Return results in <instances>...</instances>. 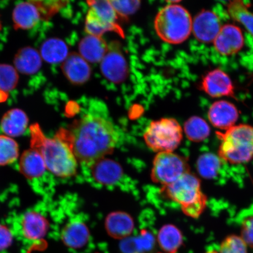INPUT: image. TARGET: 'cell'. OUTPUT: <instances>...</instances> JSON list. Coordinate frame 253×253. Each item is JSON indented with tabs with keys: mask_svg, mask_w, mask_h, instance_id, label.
Segmentation results:
<instances>
[{
	"mask_svg": "<svg viewBox=\"0 0 253 253\" xmlns=\"http://www.w3.org/2000/svg\"><path fill=\"white\" fill-rule=\"evenodd\" d=\"M79 162L91 166L113 153L119 140L118 128L101 114L88 113L63 130Z\"/></svg>",
	"mask_w": 253,
	"mask_h": 253,
	"instance_id": "obj_1",
	"label": "cell"
},
{
	"mask_svg": "<svg viewBox=\"0 0 253 253\" xmlns=\"http://www.w3.org/2000/svg\"><path fill=\"white\" fill-rule=\"evenodd\" d=\"M31 148L42 156L46 169L61 178H69L75 175L78 162L70 144L62 130L53 138L47 137L40 126H30Z\"/></svg>",
	"mask_w": 253,
	"mask_h": 253,
	"instance_id": "obj_2",
	"label": "cell"
},
{
	"mask_svg": "<svg viewBox=\"0 0 253 253\" xmlns=\"http://www.w3.org/2000/svg\"><path fill=\"white\" fill-rule=\"evenodd\" d=\"M161 192L166 197L181 205L186 216L198 218L207 207V197L201 189V182L195 174L189 172L176 181L163 186Z\"/></svg>",
	"mask_w": 253,
	"mask_h": 253,
	"instance_id": "obj_3",
	"label": "cell"
},
{
	"mask_svg": "<svg viewBox=\"0 0 253 253\" xmlns=\"http://www.w3.org/2000/svg\"><path fill=\"white\" fill-rule=\"evenodd\" d=\"M158 12L154 21L155 30L164 42L181 43L187 40L192 31L189 12L178 1H169Z\"/></svg>",
	"mask_w": 253,
	"mask_h": 253,
	"instance_id": "obj_4",
	"label": "cell"
},
{
	"mask_svg": "<svg viewBox=\"0 0 253 253\" xmlns=\"http://www.w3.org/2000/svg\"><path fill=\"white\" fill-rule=\"evenodd\" d=\"M220 141L218 155L223 162L241 164L253 158V126H234L225 132H216Z\"/></svg>",
	"mask_w": 253,
	"mask_h": 253,
	"instance_id": "obj_5",
	"label": "cell"
},
{
	"mask_svg": "<svg viewBox=\"0 0 253 253\" xmlns=\"http://www.w3.org/2000/svg\"><path fill=\"white\" fill-rule=\"evenodd\" d=\"M143 137L147 146L156 153L173 152L181 143L182 128L175 119L154 120L145 129Z\"/></svg>",
	"mask_w": 253,
	"mask_h": 253,
	"instance_id": "obj_6",
	"label": "cell"
},
{
	"mask_svg": "<svg viewBox=\"0 0 253 253\" xmlns=\"http://www.w3.org/2000/svg\"><path fill=\"white\" fill-rule=\"evenodd\" d=\"M190 172L188 160L173 152H162L155 157L151 171L154 183L167 186Z\"/></svg>",
	"mask_w": 253,
	"mask_h": 253,
	"instance_id": "obj_7",
	"label": "cell"
},
{
	"mask_svg": "<svg viewBox=\"0 0 253 253\" xmlns=\"http://www.w3.org/2000/svg\"><path fill=\"white\" fill-rule=\"evenodd\" d=\"M100 69L104 77L115 84L124 81L127 76L128 66L125 56L118 47H109L100 62Z\"/></svg>",
	"mask_w": 253,
	"mask_h": 253,
	"instance_id": "obj_8",
	"label": "cell"
},
{
	"mask_svg": "<svg viewBox=\"0 0 253 253\" xmlns=\"http://www.w3.org/2000/svg\"><path fill=\"white\" fill-rule=\"evenodd\" d=\"M219 18L213 12L203 10L192 22V31L196 39L201 42H213L221 28Z\"/></svg>",
	"mask_w": 253,
	"mask_h": 253,
	"instance_id": "obj_9",
	"label": "cell"
},
{
	"mask_svg": "<svg viewBox=\"0 0 253 253\" xmlns=\"http://www.w3.org/2000/svg\"><path fill=\"white\" fill-rule=\"evenodd\" d=\"M215 49L223 55L235 54L244 45L242 32L236 25L226 24L221 27L213 41Z\"/></svg>",
	"mask_w": 253,
	"mask_h": 253,
	"instance_id": "obj_10",
	"label": "cell"
},
{
	"mask_svg": "<svg viewBox=\"0 0 253 253\" xmlns=\"http://www.w3.org/2000/svg\"><path fill=\"white\" fill-rule=\"evenodd\" d=\"M202 89L212 97L235 98L232 81L225 72L220 69H214L205 76L202 82Z\"/></svg>",
	"mask_w": 253,
	"mask_h": 253,
	"instance_id": "obj_11",
	"label": "cell"
},
{
	"mask_svg": "<svg viewBox=\"0 0 253 253\" xmlns=\"http://www.w3.org/2000/svg\"><path fill=\"white\" fill-rule=\"evenodd\" d=\"M62 71L63 75L71 84L76 85L86 83L91 77V69L86 60L79 53H69L62 62Z\"/></svg>",
	"mask_w": 253,
	"mask_h": 253,
	"instance_id": "obj_12",
	"label": "cell"
},
{
	"mask_svg": "<svg viewBox=\"0 0 253 253\" xmlns=\"http://www.w3.org/2000/svg\"><path fill=\"white\" fill-rule=\"evenodd\" d=\"M239 116L236 107L224 100L214 102L208 112V119L211 124L214 127L225 131L235 126Z\"/></svg>",
	"mask_w": 253,
	"mask_h": 253,
	"instance_id": "obj_13",
	"label": "cell"
},
{
	"mask_svg": "<svg viewBox=\"0 0 253 253\" xmlns=\"http://www.w3.org/2000/svg\"><path fill=\"white\" fill-rule=\"evenodd\" d=\"M15 29L29 30L42 20V15L36 1L20 3L12 13Z\"/></svg>",
	"mask_w": 253,
	"mask_h": 253,
	"instance_id": "obj_14",
	"label": "cell"
},
{
	"mask_svg": "<svg viewBox=\"0 0 253 253\" xmlns=\"http://www.w3.org/2000/svg\"><path fill=\"white\" fill-rule=\"evenodd\" d=\"M48 223L42 215L36 211H29L24 214L21 221L22 233L25 239L38 241L45 236Z\"/></svg>",
	"mask_w": 253,
	"mask_h": 253,
	"instance_id": "obj_15",
	"label": "cell"
},
{
	"mask_svg": "<svg viewBox=\"0 0 253 253\" xmlns=\"http://www.w3.org/2000/svg\"><path fill=\"white\" fill-rule=\"evenodd\" d=\"M108 49V45L102 37L89 35L84 38L79 45V54L90 63L102 61Z\"/></svg>",
	"mask_w": 253,
	"mask_h": 253,
	"instance_id": "obj_16",
	"label": "cell"
},
{
	"mask_svg": "<svg viewBox=\"0 0 253 253\" xmlns=\"http://www.w3.org/2000/svg\"><path fill=\"white\" fill-rule=\"evenodd\" d=\"M88 227L80 220H72L66 224L62 232L63 243L69 248L78 249L84 248L89 240Z\"/></svg>",
	"mask_w": 253,
	"mask_h": 253,
	"instance_id": "obj_17",
	"label": "cell"
},
{
	"mask_svg": "<svg viewBox=\"0 0 253 253\" xmlns=\"http://www.w3.org/2000/svg\"><path fill=\"white\" fill-rule=\"evenodd\" d=\"M28 124V116L24 111L13 109L4 114L1 120V128L5 135L17 137L24 134Z\"/></svg>",
	"mask_w": 253,
	"mask_h": 253,
	"instance_id": "obj_18",
	"label": "cell"
},
{
	"mask_svg": "<svg viewBox=\"0 0 253 253\" xmlns=\"http://www.w3.org/2000/svg\"><path fill=\"white\" fill-rule=\"evenodd\" d=\"M19 167L21 173L30 179L39 178L46 169L42 156L32 148L24 152L20 158Z\"/></svg>",
	"mask_w": 253,
	"mask_h": 253,
	"instance_id": "obj_19",
	"label": "cell"
},
{
	"mask_svg": "<svg viewBox=\"0 0 253 253\" xmlns=\"http://www.w3.org/2000/svg\"><path fill=\"white\" fill-rule=\"evenodd\" d=\"M14 63L16 70L21 74L31 75L40 70L42 66V58L36 49L25 47L15 55Z\"/></svg>",
	"mask_w": 253,
	"mask_h": 253,
	"instance_id": "obj_20",
	"label": "cell"
},
{
	"mask_svg": "<svg viewBox=\"0 0 253 253\" xmlns=\"http://www.w3.org/2000/svg\"><path fill=\"white\" fill-rule=\"evenodd\" d=\"M133 227L131 217L125 213H113L109 215L106 220L107 233L116 239H125L130 235Z\"/></svg>",
	"mask_w": 253,
	"mask_h": 253,
	"instance_id": "obj_21",
	"label": "cell"
},
{
	"mask_svg": "<svg viewBox=\"0 0 253 253\" xmlns=\"http://www.w3.org/2000/svg\"><path fill=\"white\" fill-rule=\"evenodd\" d=\"M69 54L68 47L64 41L55 38L46 40L40 49L41 58L49 63L63 62Z\"/></svg>",
	"mask_w": 253,
	"mask_h": 253,
	"instance_id": "obj_22",
	"label": "cell"
},
{
	"mask_svg": "<svg viewBox=\"0 0 253 253\" xmlns=\"http://www.w3.org/2000/svg\"><path fill=\"white\" fill-rule=\"evenodd\" d=\"M158 242L164 253H176L183 244L182 233L175 226L167 224L159 231Z\"/></svg>",
	"mask_w": 253,
	"mask_h": 253,
	"instance_id": "obj_23",
	"label": "cell"
},
{
	"mask_svg": "<svg viewBox=\"0 0 253 253\" xmlns=\"http://www.w3.org/2000/svg\"><path fill=\"white\" fill-rule=\"evenodd\" d=\"M95 178L104 184H110L118 181L122 170L119 164L109 160H101L92 165Z\"/></svg>",
	"mask_w": 253,
	"mask_h": 253,
	"instance_id": "obj_24",
	"label": "cell"
},
{
	"mask_svg": "<svg viewBox=\"0 0 253 253\" xmlns=\"http://www.w3.org/2000/svg\"><path fill=\"white\" fill-rule=\"evenodd\" d=\"M223 161L220 157L211 153L202 154L197 163L198 172L202 178L213 179L219 175Z\"/></svg>",
	"mask_w": 253,
	"mask_h": 253,
	"instance_id": "obj_25",
	"label": "cell"
},
{
	"mask_svg": "<svg viewBox=\"0 0 253 253\" xmlns=\"http://www.w3.org/2000/svg\"><path fill=\"white\" fill-rule=\"evenodd\" d=\"M183 129L186 137L190 141L196 142L205 140L211 132L208 123L198 116L191 117L186 120Z\"/></svg>",
	"mask_w": 253,
	"mask_h": 253,
	"instance_id": "obj_26",
	"label": "cell"
},
{
	"mask_svg": "<svg viewBox=\"0 0 253 253\" xmlns=\"http://www.w3.org/2000/svg\"><path fill=\"white\" fill-rule=\"evenodd\" d=\"M85 31L89 36L102 37L107 32L114 31L122 36L121 28L119 25H112L105 23L98 18L96 14L88 9L85 20Z\"/></svg>",
	"mask_w": 253,
	"mask_h": 253,
	"instance_id": "obj_27",
	"label": "cell"
},
{
	"mask_svg": "<svg viewBox=\"0 0 253 253\" xmlns=\"http://www.w3.org/2000/svg\"><path fill=\"white\" fill-rule=\"evenodd\" d=\"M227 11L233 20L244 25L253 36V14L242 1L236 0L227 5Z\"/></svg>",
	"mask_w": 253,
	"mask_h": 253,
	"instance_id": "obj_28",
	"label": "cell"
},
{
	"mask_svg": "<svg viewBox=\"0 0 253 253\" xmlns=\"http://www.w3.org/2000/svg\"><path fill=\"white\" fill-rule=\"evenodd\" d=\"M18 156L19 148L17 142L8 136L0 135V166L14 163Z\"/></svg>",
	"mask_w": 253,
	"mask_h": 253,
	"instance_id": "obj_29",
	"label": "cell"
},
{
	"mask_svg": "<svg viewBox=\"0 0 253 253\" xmlns=\"http://www.w3.org/2000/svg\"><path fill=\"white\" fill-rule=\"evenodd\" d=\"M89 9L92 11L97 17L105 23L118 25L116 23L118 14L114 9L110 1H88L87 2Z\"/></svg>",
	"mask_w": 253,
	"mask_h": 253,
	"instance_id": "obj_30",
	"label": "cell"
},
{
	"mask_svg": "<svg viewBox=\"0 0 253 253\" xmlns=\"http://www.w3.org/2000/svg\"><path fill=\"white\" fill-rule=\"evenodd\" d=\"M240 237L247 246L253 249V205L240 214Z\"/></svg>",
	"mask_w": 253,
	"mask_h": 253,
	"instance_id": "obj_31",
	"label": "cell"
},
{
	"mask_svg": "<svg viewBox=\"0 0 253 253\" xmlns=\"http://www.w3.org/2000/svg\"><path fill=\"white\" fill-rule=\"evenodd\" d=\"M18 80L17 71L13 66L0 64V91L8 92L14 89Z\"/></svg>",
	"mask_w": 253,
	"mask_h": 253,
	"instance_id": "obj_32",
	"label": "cell"
},
{
	"mask_svg": "<svg viewBox=\"0 0 253 253\" xmlns=\"http://www.w3.org/2000/svg\"><path fill=\"white\" fill-rule=\"evenodd\" d=\"M219 253H248V246L240 236L230 235L221 242Z\"/></svg>",
	"mask_w": 253,
	"mask_h": 253,
	"instance_id": "obj_33",
	"label": "cell"
},
{
	"mask_svg": "<svg viewBox=\"0 0 253 253\" xmlns=\"http://www.w3.org/2000/svg\"><path fill=\"white\" fill-rule=\"evenodd\" d=\"M117 14L123 17H128L135 13L140 7L141 2L137 0L132 1H110Z\"/></svg>",
	"mask_w": 253,
	"mask_h": 253,
	"instance_id": "obj_34",
	"label": "cell"
},
{
	"mask_svg": "<svg viewBox=\"0 0 253 253\" xmlns=\"http://www.w3.org/2000/svg\"><path fill=\"white\" fill-rule=\"evenodd\" d=\"M36 2L40 8L42 20H47L51 18L66 3L59 1H36Z\"/></svg>",
	"mask_w": 253,
	"mask_h": 253,
	"instance_id": "obj_35",
	"label": "cell"
},
{
	"mask_svg": "<svg viewBox=\"0 0 253 253\" xmlns=\"http://www.w3.org/2000/svg\"><path fill=\"white\" fill-rule=\"evenodd\" d=\"M12 241V234L7 227L0 224V251L8 248Z\"/></svg>",
	"mask_w": 253,
	"mask_h": 253,
	"instance_id": "obj_36",
	"label": "cell"
},
{
	"mask_svg": "<svg viewBox=\"0 0 253 253\" xmlns=\"http://www.w3.org/2000/svg\"><path fill=\"white\" fill-rule=\"evenodd\" d=\"M1 21H0V30H1Z\"/></svg>",
	"mask_w": 253,
	"mask_h": 253,
	"instance_id": "obj_37",
	"label": "cell"
}]
</instances>
